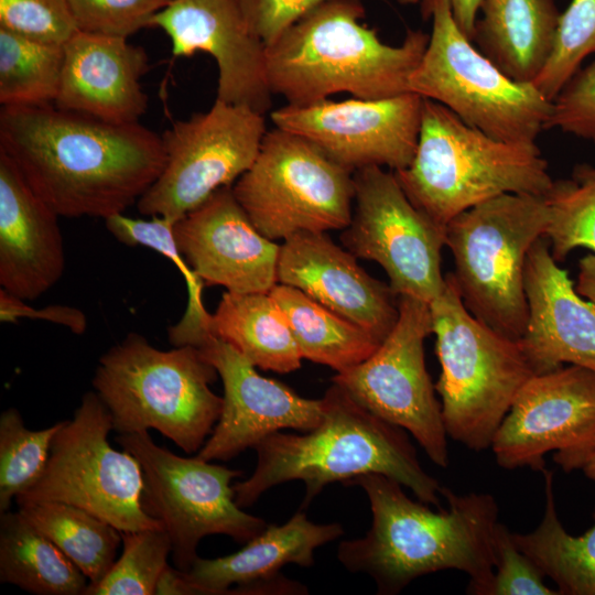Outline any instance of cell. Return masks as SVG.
<instances>
[{"mask_svg": "<svg viewBox=\"0 0 595 595\" xmlns=\"http://www.w3.org/2000/svg\"><path fill=\"white\" fill-rule=\"evenodd\" d=\"M0 152L60 217L106 219L123 213L163 170L161 136L54 104L0 110Z\"/></svg>", "mask_w": 595, "mask_h": 595, "instance_id": "cell-1", "label": "cell"}, {"mask_svg": "<svg viewBox=\"0 0 595 595\" xmlns=\"http://www.w3.org/2000/svg\"><path fill=\"white\" fill-rule=\"evenodd\" d=\"M345 485L364 489L372 513L364 537L338 545L346 570L369 575L382 595L398 594L419 576L458 570L470 577L468 592L484 595L496 563L498 506L493 495H457L442 486L448 506L433 511L382 474H365Z\"/></svg>", "mask_w": 595, "mask_h": 595, "instance_id": "cell-2", "label": "cell"}, {"mask_svg": "<svg viewBox=\"0 0 595 595\" xmlns=\"http://www.w3.org/2000/svg\"><path fill=\"white\" fill-rule=\"evenodd\" d=\"M321 401L322 420L316 428L304 434L278 431L256 444L255 472L234 485L240 508L252 506L277 485L302 480L304 509L328 484L345 485L370 473L396 479L420 501L441 508L442 486L422 468L404 429L366 410L336 383Z\"/></svg>", "mask_w": 595, "mask_h": 595, "instance_id": "cell-3", "label": "cell"}, {"mask_svg": "<svg viewBox=\"0 0 595 595\" xmlns=\"http://www.w3.org/2000/svg\"><path fill=\"white\" fill-rule=\"evenodd\" d=\"M365 14L361 0H328L266 46L272 95L302 106L337 93L367 100L409 93L430 35L409 30L399 46H391L360 22Z\"/></svg>", "mask_w": 595, "mask_h": 595, "instance_id": "cell-4", "label": "cell"}, {"mask_svg": "<svg viewBox=\"0 0 595 595\" xmlns=\"http://www.w3.org/2000/svg\"><path fill=\"white\" fill-rule=\"evenodd\" d=\"M393 173L412 204L444 228L489 198L506 193L543 196L553 182L537 143L494 139L428 98L414 156Z\"/></svg>", "mask_w": 595, "mask_h": 595, "instance_id": "cell-5", "label": "cell"}, {"mask_svg": "<svg viewBox=\"0 0 595 595\" xmlns=\"http://www.w3.org/2000/svg\"><path fill=\"white\" fill-rule=\"evenodd\" d=\"M218 372L198 347L162 350L129 333L98 361L91 383L118 434L156 430L185 453L199 451L223 410Z\"/></svg>", "mask_w": 595, "mask_h": 595, "instance_id": "cell-6", "label": "cell"}, {"mask_svg": "<svg viewBox=\"0 0 595 595\" xmlns=\"http://www.w3.org/2000/svg\"><path fill=\"white\" fill-rule=\"evenodd\" d=\"M429 305L441 365L434 385L447 436L476 452L490 447L517 393L534 372L518 340L465 307L452 272Z\"/></svg>", "mask_w": 595, "mask_h": 595, "instance_id": "cell-7", "label": "cell"}, {"mask_svg": "<svg viewBox=\"0 0 595 595\" xmlns=\"http://www.w3.org/2000/svg\"><path fill=\"white\" fill-rule=\"evenodd\" d=\"M547 223L543 196L506 193L462 212L445 227L452 274L465 307L513 340L523 335L528 318V252L543 237Z\"/></svg>", "mask_w": 595, "mask_h": 595, "instance_id": "cell-8", "label": "cell"}, {"mask_svg": "<svg viewBox=\"0 0 595 595\" xmlns=\"http://www.w3.org/2000/svg\"><path fill=\"white\" fill-rule=\"evenodd\" d=\"M420 3L432 31L409 91L442 104L494 139L536 144L552 101L532 83L516 82L490 62L456 24L450 0Z\"/></svg>", "mask_w": 595, "mask_h": 595, "instance_id": "cell-9", "label": "cell"}, {"mask_svg": "<svg viewBox=\"0 0 595 595\" xmlns=\"http://www.w3.org/2000/svg\"><path fill=\"white\" fill-rule=\"evenodd\" d=\"M353 174L310 141L275 127L232 193L264 237L283 241L301 231L345 229L354 208Z\"/></svg>", "mask_w": 595, "mask_h": 595, "instance_id": "cell-10", "label": "cell"}, {"mask_svg": "<svg viewBox=\"0 0 595 595\" xmlns=\"http://www.w3.org/2000/svg\"><path fill=\"white\" fill-rule=\"evenodd\" d=\"M112 419L96 391L86 392L55 434L39 480L15 498L18 506L56 501L79 507L120 532L163 528L142 507L143 475L128 452L112 448Z\"/></svg>", "mask_w": 595, "mask_h": 595, "instance_id": "cell-11", "label": "cell"}, {"mask_svg": "<svg viewBox=\"0 0 595 595\" xmlns=\"http://www.w3.org/2000/svg\"><path fill=\"white\" fill-rule=\"evenodd\" d=\"M116 441L141 466L142 507L167 532L173 566L180 571L191 569L198 558L197 545L206 536L224 534L247 543L268 526L235 501L231 482L241 470L197 456H178L155 444L149 431L119 434Z\"/></svg>", "mask_w": 595, "mask_h": 595, "instance_id": "cell-12", "label": "cell"}, {"mask_svg": "<svg viewBox=\"0 0 595 595\" xmlns=\"http://www.w3.org/2000/svg\"><path fill=\"white\" fill-rule=\"evenodd\" d=\"M267 132L264 115L215 99L205 112L177 120L161 136L165 163L137 202L144 216L177 221L251 166Z\"/></svg>", "mask_w": 595, "mask_h": 595, "instance_id": "cell-13", "label": "cell"}, {"mask_svg": "<svg viewBox=\"0 0 595 595\" xmlns=\"http://www.w3.org/2000/svg\"><path fill=\"white\" fill-rule=\"evenodd\" d=\"M398 305L397 324L376 351L338 371L332 383L366 410L411 433L429 458L446 468L448 436L424 359V340L433 333L430 305L410 295H399Z\"/></svg>", "mask_w": 595, "mask_h": 595, "instance_id": "cell-14", "label": "cell"}, {"mask_svg": "<svg viewBox=\"0 0 595 595\" xmlns=\"http://www.w3.org/2000/svg\"><path fill=\"white\" fill-rule=\"evenodd\" d=\"M353 176L355 199L351 220L340 236L344 248L380 264L398 296L430 303L445 283V228L412 204L393 171L367 166Z\"/></svg>", "mask_w": 595, "mask_h": 595, "instance_id": "cell-15", "label": "cell"}, {"mask_svg": "<svg viewBox=\"0 0 595 595\" xmlns=\"http://www.w3.org/2000/svg\"><path fill=\"white\" fill-rule=\"evenodd\" d=\"M505 469H581L595 450V372L571 365L532 376L517 393L490 445Z\"/></svg>", "mask_w": 595, "mask_h": 595, "instance_id": "cell-16", "label": "cell"}, {"mask_svg": "<svg viewBox=\"0 0 595 595\" xmlns=\"http://www.w3.org/2000/svg\"><path fill=\"white\" fill-rule=\"evenodd\" d=\"M423 97H394L316 102L278 108L274 127L298 134L350 172L367 166L405 169L412 161L421 125Z\"/></svg>", "mask_w": 595, "mask_h": 595, "instance_id": "cell-17", "label": "cell"}, {"mask_svg": "<svg viewBox=\"0 0 595 595\" xmlns=\"http://www.w3.org/2000/svg\"><path fill=\"white\" fill-rule=\"evenodd\" d=\"M196 347L223 381L220 416L197 453L201 459L229 461L282 429L301 432L322 420V401L306 399L280 381L262 377L228 343L206 333Z\"/></svg>", "mask_w": 595, "mask_h": 595, "instance_id": "cell-18", "label": "cell"}, {"mask_svg": "<svg viewBox=\"0 0 595 595\" xmlns=\"http://www.w3.org/2000/svg\"><path fill=\"white\" fill-rule=\"evenodd\" d=\"M153 26L170 37L174 57L204 52L215 60L217 99L263 115L271 108L266 45L249 29L239 0H172Z\"/></svg>", "mask_w": 595, "mask_h": 595, "instance_id": "cell-19", "label": "cell"}, {"mask_svg": "<svg viewBox=\"0 0 595 595\" xmlns=\"http://www.w3.org/2000/svg\"><path fill=\"white\" fill-rule=\"evenodd\" d=\"M178 249L205 285L269 293L278 283L280 245L252 224L232 193L215 192L174 224Z\"/></svg>", "mask_w": 595, "mask_h": 595, "instance_id": "cell-20", "label": "cell"}, {"mask_svg": "<svg viewBox=\"0 0 595 595\" xmlns=\"http://www.w3.org/2000/svg\"><path fill=\"white\" fill-rule=\"evenodd\" d=\"M277 278L278 283L302 291L380 343L397 324L398 295L391 286L366 272L357 257L326 232L301 231L284 239Z\"/></svg>", "mask_w": 595, "mask_h": 595, "instance_id": "cell-21", "label": "cell"}, {"mask_svg": "<svg viewBox=\"0 0 595 595\" xmlns=\"http://www.w3.org/2000/svg\"><path fill=\"white\" fill-rule=\"evenodd\" d=\"M524 291L528 318L518 342L534 375L563 364L595 372V304L576 292L543 237L528 252Z\"/></svg>", "mask_w": 595, "mask_h": 595, "instance_id": "cell-22", "label": "cell"}, {"mask_svg": "<svg viewBox=\"0 0 595 595\" xmlns=\"http://www.w3.org/2000/svg\"><path fill=\"white\" fill-rule=\"evenodd\" d=\"M54 105L118 125L136 123L148 110L141 78L147 52L128 39L77 31L64 45Z\"/></svg>", "mask_w": 595, "mask_h": 595, "instance_id": "cell-23", "label": "cell"}, {"mask_svg": "<svg viewBox=\"0 0 595 595\" xmlns=\"http://www.w3.org/2000/svg\"><path fill=\"white\" fill-rule=\"evenodd\" d=\"M343 534L342 524L314 523L300 509L285 523L267 526L232 554L198 556L184 575L195 595L306 594L305 585L282 576L280 570L290 563L312 566L315 550Z\"/></svg>", "mask_w": 595, "mask_h": 595, "instance_id": "cell-24", "label": "cell"}, {"mask_svg": "<svg viewBox=\"0 0 595 595\" xmlns=\"http://www.w3.org/2000/svg\"><path fill=\"white\" fill-rule=\"evenodd\" d=\"M58 218L0 152L1 289L34 301L60 281L65 251Z\"/></svg>", "mask_w": 595, "mask_h": 595, "instance_id": "cell-25", "label": "cell"}, {"mask_svg": "<svg viewBox=\"0 0 595 595\" xmlns=\"http://www.w3.org/2000/svg\"><path fill=\"white\" fill-rule=\"evenodd\" d=\"M479 12L472 42L505 75L532 83L553 47L561 14L555 1L482 0Z\"/></svg>", "mask_w": 595, "mask_h": 595, "instance_id": "cell-26", "label": "cell"}, {"mask_svg": "<svg viewBox=\"0 0 595 595\" xmlns=\"http://www.w3.org/2000/svg\"><path fill=\"white\" fill-rule=\"evenodd\" d=\"M206 332L263 370L286 374L301 367L289 322L270 293L224 292Z\"/></svg>", "mask_w": 595, "mask_h": 595, "instance_id": "cell-27", "label": "cell"}, {"mask_svg": "<svg viewBox=\"0 0 595 595\" xmlns=\"http://www.w3.org/2000/svg\"><path fill=\"white\" fill-rule=\"evenodd\" d=\"M0 582L36 595H83L89 583L19 510L0 513Z\"/></svg>", "mask_w": 595, "mask_h": 595, "instance_id": "cell-28", "label": "cell"}, {"mask_svg": "<svg viewBox=\"0 0 595 595\" xmlns=\"http://www.w3.org/2000/svg\"><path fill=\"white\" fill-rule=\"evenodd\" d=\"M269 293L283 311L303 358L338 372L360 364L381 344L293 286L277 283Z\"/></svg>", "mask_w": 595, "mask_h": 595, "instance_id": "cell-29", "label": "cell"}, {"mask_svg": "<svg viewBox=\"0 0 595 595\" xmlns=\"http://www.w3.org/2000/svg\"><path fill=\"white\" fill-rule=\"evenodd\" d=\"M541 473L545 489L542 521L532 532H511V538L542 574L554 581L559 595H595V510L594 523L584 534H569L556 513L553 472L544 468Z\"/></svg>", "mask_w": 595, "mask_h": 595, "instance_id": "cell-30", "label": "cell"}, {"mask_svg": "<svg viewBox=\"0 0 595 595\" xmlns=\"http://www.w3.org/2000/svg\"><path fill=\"white\" fill-rule=\"evenodd\" d=\"M53 541L84 573L97 583L116 562L121 532L79 507L56 502H32L18 509Z\"/></svg>", "mask_w": 595, "mask_h": 595, "instance_id": "cell-31", "label": "cell"}, {"mask_svg": "<svg viewBox=\"0 0 595 595\" xmlns=\"http://www.w3.org/2000/svg\"><path fill=\"white\" fill-rule=\"evenodd\" d=\"M63 61V45L34 41L0 29L2 107L54 104Z\"/></svg>", "mask_w": 595, "mask_h": 595, "instance_id": "cell-32", "label": "cell"}, {"mask_svg": "<svg viewBox=\"0 0 595 595\" xmlns=\"http://www.w3.org/2000/svg\"><path fill=\"white\" fill-rule=\"evenodd\" d=\"M175 221L153 216L139 219L123 213L105 219L107 230L126 246L150 248L167 258L180 271L187 286V305L182 318L169 327V339L173 346H195L206 332L209 313L205 310L202 291L204 282L192 270L177 247L174 237Z\"/></svg>", "mask_w": 595, "mask_h": 595, "instance_id": "cell-33", "label": "cell"}, {"mask_svg": "<svg viewBox=\"0 0 595 595\" xmlns=\"http://www.w3.org/2000/svg\"><path fill=\"white\" fill-rule=\"evenodd\" d=\"M548 223L543 235L556 262L576 248L595 253V164L574 166L567 178L553 180L543 195Z\"/></svg>", "mask_w": 595, "mask_h": 595, "instance_id": "cell-34", "label": "cell"}, {"mask_svg": "<svg viewBox=\"0 0 595 595\" xmlns=\"http://www.w3.org/2000/svg\"><path fill=\"white\" fill-rule=\"evenodd\" d=\"M64 421L42 430H29L15 408L0 415V513L42 476L55 434Z\"/></svg>", "mask_w": 595, "mask_h": 595, "instance_id": "cell-35", "label": "cell"}, {"mask_svg": "<svg viewBox=\"0 0 595 595\" xmlns=\"http://www.w3.org/2000/svg\"><path fill=\"white\" fill-rule=\"evenodd\" d=\"M122 553L97 583L83 595H153L167 565L172 543L163 528L121 532Z\"/></svg>", "mask_w": 595, "mask_h": 595, "instance_id": "cell-36", "label": "cell"}, {"mask_svg": "<svg viewBox=\"0 0 595 595\" xmlns=\"http://www.w3.org/2000/svg\"><path fill=\"white\" fill-rule=\"evenodd\" d=\"M591 54H595V0H572L560 14L551 54L532 84L552 101Z\"/></svg>", "mask_w": 595, "mask_h": 595, "instance_id": "cell-37", "label": "cell"}, {"mask_svg": "<svg viewBox=\"0 0 595 595\" xmlns=\"http://www.w3.org/2000/svg\"><path fill=\"white\" fill-rule=\"evenodd\" d=\"M172 0H68L78 31L128 39Z\"/></svg>", "mask_w": 595, "mask_h": 595, "instance_id": "cell-38", "label": "cell"}, {"mask_svg": "<svg viewBox=\"0 0 595 595\" xmlns=\"http://www.w3.org/2000/svg\"><path fill=\"white\" fill-rule=\"evenodd\" d=\"M0 29L54 45L78 31L68 0H0Z\"/></svg>", "mask_w": 595, "mask_h": 595, "instance_id": "cell-39", "label": "cell"}, {"mask_svg": "<svg viewBox=\"0 0 595 595\" xmlns=\"http://www.w3.org/2000/svg\"><path fill=\"white\" fill-rule=\"evenodd\" d=\"M496 563L484 595H559L545 585L542 572L515 544L508 528L498 522L494 532Z\"/></svg>", "mask_w": 595, "mask_h": 595, "instance_id": "cell-40", "label": "cell"}, {"mask_svg": "<svg viewBox=\"0 0 595 595\" xmlns=\"http://www.w3.org/2000/svg\"><path fill=\"white\" fill-rule=\"evenodd\" d=\"M551 128L595 143V61L580 68L552 100L545 129Z\"/></svg>", "mask_w": 595, "mask_h": 595, "instance_id": "cell-41", "label": "cell"}, {"mask_svg": "<svg viewBox=\"0 0 595 595\" xmlns=\"http://www.w3.org/2000/svg\"><path fill=\"white\" fill-rule=\"evenodd\" d=\"M325 1L328 0H239L249 29L266 46Z\"/></svg>", "mask_w": 595, "mask_h": 595, "instance_id": "cell-42", "label": "cell"}, {"mask_svg": "<svg viewBox=\"0 0 595 595\" xmlns=\"http://www.w3.org/2000/svg\"><path fill=\"white\" fill-rule=\"evenodd\" d=\"M21 318L43 320L67 327L82 335L87 328V317L83 311L68 305H47L41 309L30 306L26 301L0 290V321L17 323Z\"/></svg>", "mask_w": 595, "mask_h": 595, "instance_id": "cell-43", "label": "cell"}, {"mask_svg": "<svg viewBox=\"0 0 595 595\" xmlns=\"http://www.w3.org/2000/svg\"><path fill=\"white\" fill-rule=\"evenodd\" d=\"M401 4H416L422 0H398ZM454 20L472 41L482 0H450Z\"/></svg>", "mask_w": 595, "mask_h": 595, "instance_id": "cell-44", "label": "cell"}, {"mask_svg": "<svg viewBox=\"0 0 595 595\" xmlns=\"http://www.w3.org/2000/svg\"><path fill=\"white\" fill-rule=\"evenodd\" d=\"M155 595H195L193 586L185 578L184 572L167 564L155 587Z\"/></svg>", "mask_w": 595, "mask_h": 595, "instance_id": "cell-45", "label": "cell"}, {"mask_svg": "<svg viewBox=\"0 0 595 595\" xmlns=\"http://www.w3.org/2000/svg\"><path fill=\"white\" fill-rule=\"evenodd\" d=\"M574 288L582 298L595 304V253L591 252L580 259Z\"/></svg>", "mask_w": 595, "mask_h": 595, "instance_id": "cell-46", "label": "cell"}, {"mask_svg": "<svg viewBox=\"0 0 595 595\" xmlns=\"http://www.w3.org/2000/svg\"><path fill=\"white\" fill-rule=\"evenodd\" d=\"M581 469L587 478L595 480V450L585 457Z\"/></svg>", "mask_w": 595, "mask_h": 595, "instance_id": "cell-47", "label": "cell"}]
</instances>
